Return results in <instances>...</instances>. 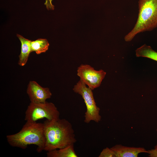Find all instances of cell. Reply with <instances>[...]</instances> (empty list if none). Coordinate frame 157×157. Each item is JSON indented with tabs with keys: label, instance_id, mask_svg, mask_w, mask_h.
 Instances as JSON below:
<instances>
[{
	"label": "cell",
	"instance_id": "cell-1",
	"mask_svg": "<svg viewBox=\"0 0 157 157\" xmlns=\"http://www.w3.org/2000/svg\"><path fill=\"white\" fill-rule=\"evenodd\" d=\"M43 123L45 139L44 150L48 152L63 148L76 142L72 124L66 119H46Z\"/></svg>",
	"mask_w": 157,
	"mask_h": 157
},
{
	"label": "cell",
	"instance_id": "cell-2",
	"mask_svg": "<svg viewBox=\"0 0 157 157\" xmlns=\"http://www.w3.org/2000/svg\"><path fill=\"white\" fill-rule=\"evenodd\" d=\"M44 127L43 123L26 121L19 132L6 136L7 142L13 147L23 149L34 144L37 146V151L41 152L44 150L45 143Z\"/></svg>",
	"mask_w": 157,
	"mask_h": 157
},
{
	"label": "cell",
	"instance_id": "cell-3",
	"mask_svg": "<svg viewBox=\"0 0 157 157\" xmlns=\"http://www.w3.org/2000/svg\"><path fill=\"white\" fill-rule=\"evenodd\" d=\"M138 3V18L133 28L125 36L126 42L131 41L138 33L157 27V0H139Z\"/></svg>",
	"mask_w": 157,
	"mask_h": 157
},
{
	"label": "cell",
	"instance_id": "cell-4",
	"mask_svg": "<svg viewBox=\"0 0 157 157\" xmlns=\"http://www.w3.org/2000/svg\"><path fill=\"white\" fill-rule=\"evenodd\" d=\"M76 93L80 95L83 99L86 108L84 121L87 124L91 121L99 123L101 117L100 114V108L96 105L92 90L87 87L86 85L80 80L73 89Z\"/></svg>",
	"mask_w": 157,
	"mask_h": 157
},
{
	"label": "cell",
	"instance_id": "cell-5",
	"mask_svg": "<svg viewBox=\"0 0 157 157\" xmlns=\"http://www.w3.org/2000/svg\"><path fill=\"white\" fill-rule=\"evenodd\" d=\"M60 115L59 111L52 102H31L25 112L24 119L30 122H36L44 118L51 121L59 118Z\"/></svg>",
	"mask_w": 157,
	"mask_h": 157
},
{
	"label": "cell",
	"instance_id": "cell-6",
	"mask_svg": "<svg viewBox=\"0 0 157 157\" xmlns=\"http://www.w3.org/2000/svg\"><path fill=\"white\" fill-rule=\"evenodd\" d=\"M106 74L103 70H96L88 65H81L77 70V75L80 80L92 90L100 86Z\"/></svg>",
	"mask_w": 157,
	"mask_h": 157
},
{
	"label": "cell",
	"instance_id": "cell-7",
	"mask_svg": "<svg viewBox=\"0 0 157 157\" xmlns=\"http://www.w3.org/2000/svg\"><path fill=\"white\" fill-rule=\"evenodd\" d=\"M26 92L31 102L33 103H44L52 96L48 88H43L34 81L29 82Z\"/></svg>",
	"mask_w": 157,
	"mask_h": 157
},
{
	"label": "cell",
	"instance_id": "cell-8",
	"mask_svg": "<svg viewBox=\"0 0 157 157\" xmlns=\"http://www.w3.org/2000/svg\"><path fill=\"white\" fill-rule=\"evenodd\" d=\"M111 148L114 151L116 157H138L142 153H148V151L142 147H127L117 144Z\"/></svg>",
	"mask_w": 157,
	"mask_h": 157
},
{
	"label": "cell",
	"instance_id": "cell-9",
	"mask_svg": "<svg viewBox=\"0 0 157 157\" xmlns=\"http://www.w3.org/2000/svg\"><path fill=\"white\" fill-rule=\"evenodd\" d=\"M17 35L21 44V51L19 56L18 63L21 66H24L27 62L30 53L31 52V41L24 38L20 35L17 34Z\"/></svg>",
	"mask_w": 157,
	"mask_h": 157
},
{
	"label": "cell",
	"instance_id": "cell-10",
	"mask_svg": "<svg viewBox=\"0 0 157 157\" xmlns=\"http://www.w3.org/2000/svg\"><path fill=\"white\" fill-rule=\"evenodd\" d=\"M47 157H78L74 148V144H70L63 148L48 151Z\"/></svg>",
	"mask_w": 157,
	"mask_h": 157
},
{
	"label": "cell",
	"instance_id": "cell-11",
	"mask_svg": "<svg viewBox=\"0 0 157 157\" xmlns=\"http://www.w3.org/2000/svg\"><path fill=\"white\" fill-rule=\"evenodd\" d=\"M135 54L137 57H146L157 61V52L146 44L137 48L135 50Z\"/></svg>",
	"mask_w": 157,
	"mask_h": 157
},
{
	"label": "cell",
	"instance_id": "cell-12",
	"mask_svg": "<svg viewBox=\"0 0 157 157\" xmlns=\"http://www.w3.org/2000/svg\"><path fill=\"white\" fill-rule=\"evenodd\" d=\"M49 46V44L47 39H38L31 41V52L35 51L37 54L44 53L47 51Z\"/></svg>",
	"mask_w": 157,
	"mask_h": 157
},
{
	"label": "cell",
	"instance_id": "cell-13",
	"mask_svg": "<svg viewBox=\"0 0 157 157\" xmlns=\"http://www.w3.org/2000/svg\"><path fill=\"white\" fill-rule=\"evenodd\" d=\"M99 157H116L114 151L110 148L106 147L103 149Z\"/></svg>",
	"mask_w": 157,
	"mask_h": 157
},
{
	"label": "cell",
	"instance_id": "cell-14",
	"mask_svg": "<svg viewBox=\"0 0 157 157\" xmlns=\"http://www.w3.org/2000/svg\"><path fill=\"white\" fill-rule=\"evenodd\" d=\"M52 0H45L44 4L48 10H52L54 9V6L52 4Z\"/></svg>",
	"mask_w": 157,
	"mask_h": 157
},
{
	"label": "cell",
	"instance_id": "cell-15",
	"mask_svg": "<svg viewBox=\"0 0 157 157\" xmlns=\"http://www.w3.org/2000/svg\"><path fill=\"white\" fill-rule=\"evenodd\" d=\"M147 151L149 157H157V148H154Z\"/></svg>",
	"mask_w": 157,
	"mask_h": 157
},
{
	"label": "cell",
	"instance_id": "cell-16",
	"mask_svg": "<svg viewBox=\"0 0 157 157\" xmlns=\"http://www.w3.org/2000/svg\"><path fill=\"white\" fill-rule=\"evenodd\" d=\"M157 131V129L156 130ZM154 148H157V144L155 146V147H154Z\"/></svg>",
	"mask_w": 157,
	"mask_h": 157
}]
</instances>
